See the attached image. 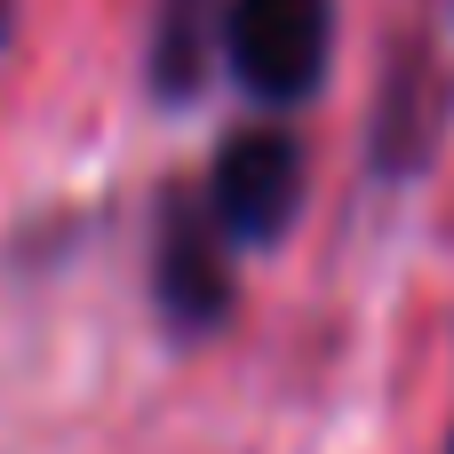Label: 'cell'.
Wrapping results in <instances>:
<instances>
[{"mask_svg":"<svg viewBox=\"0 0 454 454\" xmlns=\"http://www.w3.org/2000/svg\"><path fill=\"white\" fill-rule=\"evenodd\" d=\"M231 279H223V255H215V215H200L192 200L168 207L160 223V303L176 327H207L223 311Z\"/></svg>","mask_w":454,"mask_h":454,"instance_id":"3","label":"cell"},{"mask_svg":"<svg viewBox=\"0 0 454 454\" xmlns=\"http://www.w3.org/2000/svg\"><path fill=\"white\" fill-rule=\"evenodd\" d=\"M295 192H303V160L279 128H247L215 152V192H207V215L215 231L231 239H279L287 215H295Z\"/></svg>","mask_w":454,"mask_h":454,"instance_id":"2","label":"cell"},{"mask_svg":"<svg viewBox=\"0 0 454 454\" xmlns=\"http://www.w3.org/2000/svg\"><path fill=\"white\" fill-rule=\"evenodd\" d=\"M0 16H8V0H0Z\"/></svg>","mask_w":454,"mask_h":454,"instance_id":"4","label":"cell"},{"mask_svg":"<svg viewBox=\"0 0 454 454\" xmlns=\"http://www.w3.org/2000/svg\"><path fill=\"white\" fill-rule=\"evenodd\" d=\"M327 32H335L327 0H231L223 48H231V72L263 104H295L327 72Z\"/></svg>","mask_w":454,"mask_h":454,"instance_id":"1","label":"cell"}]
</instances>
